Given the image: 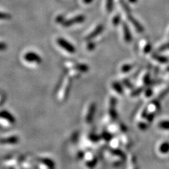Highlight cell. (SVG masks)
<instances>
[{"instance_id":"cell-1","label":"cell","mask_w":169,"mask_h":169,"mask_svg":"<svg viewBox=\"0 0 169 169\" xmlns=\"http://www.w3.org/2000/svg\"><path fill=\"white\" fill-rule=\"evenodd\" d=\"M57 43L61 47V48H63V50H65L67 52L70 54H74L76 52V48L73 45L68 42V41L66 40L63 38H58L57 39Z\"/></svg>"},{"instance_id":"cell-2","label":"cell","mask_w":169,"mask_h":169,"mask_svg":"<svg viewBox=\"0 0 169 169\" xmlns=\"http://www.w3.org/2000/svg\"><path fill=\"white\" fill-rule=\"evenodd\" d=\"M85 20V17L82 15H78L76 17H73L68 20H65L62 23V25L64 27H70V26L76 25V24L82 23Z\"/></svg>"},{"instance_id":"cell-3","label":"cell","mask_w":169,"mask_h":169,"mask_svg":"<svg viewBox=\"0 0 169 169\" xmlns=\"http://www.w3.org/2000/svg\"><path fill=\"white\" fill-rule=\"evenodd\" d=\"M24 59L29 63H36L37 64L42 62V58L35 52H28L24 55Z\"/></svg>"},{"instance_id":"cell-4","label":"cell","mask_w":169,"mask_h":169,"mask_svg":"<svg viewBox=\"0 0 169 169\" xmlns=\"http://www.w3.org/2000/svg\"><path fill=\"white\" fill-rule=\"evenodd\" d=\"M122 26H123V36H124V39H125V42H131L133 40V36H132V34H131L130 30L128 25H127V23H123Z\"/></svg>"},{"instance_id":"cell-5","label":"cell","mask_w":169,"mask_h":169,"mask_svg":"<svg viewBox=\"0 0 169 169\" xmlns=\"http://www.w3.org/2000/svg\"><path fill=\"white\" fill-rule=\"evenodd\" d=\"M104 27L102 24H100V25H97V27L95 28V30L86 37V39H87V40H90V39H93V38H95V37H97L99 34L102 33L103 31H104Z\"/></svg>"},{"instance_id":"cell-6","label":"cell","mask_w":169,"mask_h":169,"mask_svg":"<svg viewBox=\"0 0 169 169\" xmlns=\"http://www.w3.org/2000/svg\"><path fill=\"white\" fill-rule=\"evenodd\" d=\"M127 18H128V20L131 22V23L133 24V26L135 28V29H136V31H138V33H142V32L144 31L143 26L142 25V24H141L138 20L135 19L134 17L133 16V15L127 16Z\"/></svg>"},{"instance_id":"cell-7","label":"cell","mask_w":169,"mask_h":169,"mask_svg":"<svg viewBox=\"0 0 169 169\" xmlns=\"http://www.w3.org/2000/svg\"><path fill=\"white\" fill-rule=\"evenodd\" d=\"M95 110H96L95 104H93L90 105L89 111H88L87 116H86V121H87V123H90V122H92V121L93 120Z\"/></svg>"},{"instance_id":"cell-8","label":"cell","mask_w":169,"mask_h":169,"mask_svg":"<svg viewBox=\"0 0 169 169\" xmlns=\"http://www.w3.org/2000/svg\"><path fill=\"white\" fill-rule=\"evenodd\" d=\"M18 142V138L16 136L9 137V138L1 139V140H0V143L1 144H16Z\"/></svg>"},{"instance_id":"cell-9","label":"cell","mask_w":169,"mask_h":169,"mask_svg":"<svg viewBox=\"0 0 169 169\" xmlns=\"http://www.w3.org/2000/svg\"><path fill=\"white\" fill-rule=\"evenodd\" d=\"M0 117L4 118V119H7V121L10 122V123H14L15 122L14 117L11 115V114H9L8 111H3L0 112Z\"/></svg>"},{"instance_id":"cell-10","label":"cell","mask_w":169,"mask_h":169,"mask_svg":"<svg viewBox=\"0 0 169 169\" xmlns=\"http://www.w3.org/2000/svg\"><path fill=\"white\" fill-rule=\"evenodd\" d=\"M119 2L121 4L122 8L124 10V11L126 14L127 16H130V15H132V13H131V9L130 8V7L127 5V4L126 3V1L125 0H119Z\"/></svg>"},{"instance_id":"cell-11","label":"cell","mask_w":169,"mask_h":169,"mask_svg":"<svg viewBox=\"0 0 169 169\" xmlns=\"http://www.w3.org/2000/svg\"><path fill=\"white\" fill-rule=\"evenodd\" d=\"M159 152H160L161 154H168L169 152V142H163L160 145V146H159Z\"/></svg>"},{"instance_id":"cell-12","label":"cell","mask_w":169,"mask_h":169,"mask_svg":"<svg viewBox=\"0 0 169 169\" xmlns=\"http://www.w3.org/2000/svg\"><path fill=\"white\" fill-rule=\"evenodd\" d=\"M152 57H153L155 60H157V61L160 62V63H166L168 61V59H167L166 57H165V56H163L159 55V54H154L153 55H152Z\"/></svg>"},{"instance_id":"cell-13","label":"cell","mask_w":169,"mask_h":169,"mask_svg":"<svg viewBox=\"0 0 169 169\" xmlns=\"http://www.w3.org/2000/svg\"><path fill=\"white\" fill-rule=\"evenodd\" d=\"M75 69H76L77 71H79L80 72H87L89 68H88L87 65L83 64V63H78L75 66Z\"/></svg>"},{"instance_id":"cell-14","label":"cell","mask_w":169,"mask_h":169,"mask_svg":"<svg viewBox=\"0 0 169 169\" xmlns=\"http://www.w3.org/2000/svg\"><path fill=\"white\" fill-rule=\"evenodd\" d=\"M112 87L114 88V90L116 92V93L118 94H122L123 93V87L120 83H118L117 82H114L112 84Z\"/></svg>"},{"instance_id":"cell-15","label":"cell","mask_w":169,"mask_h":169,"mask_svg":"<svg viewBox=\"0 0 169 169\" xmlns=\"http://www.w3.org/2000/svg\"><path fill=\"white\" fill-rule=\"evenodd\" d=\"M159 127L162 130H169V121H161L159 124Z\"/></svg>"},{"instance_id":"cell-16","label":"cell","mask_w":169,"mask_h":169,"mask_svg":"<svg viewBox=\"0 0 169 169\" xmlns=\"http://www.w3.org/2000/svg\"><path fill=\"white\" fill-rule=\"evenodd\" d=\"M114 0H106V10L109 13H111L114 9Z\"/></svg>"},{"instance_id":"cell-17","label":"cell","mask_w":169,"mask_h":169,"mask_svg":"<svg viewBox=\"0 0 169 169\" xmlns=\"http://www.w3.org/2000/svg\"><path fill=\"white\" fill-rule=\"evenodd\" d=\"M42 162L44 163V164L46 165V166H47L49 168L54 169V163L52 160H50V159H43Z\"/></svg>"},{"instance_id":"cell-18","label":"cell","mask_w":169,"mask_h":169,"mask_svg":"<svg viewBox=\"0 0 169 169\" xmlns=\"http://www.w3.org/2000/svg\"><path fill=\"white\" fill-rule=\"evenodd\" d=\"M121 15L120 14L116 15V16L114 17V18H113V20H112L113 24H114V25H118V24L121 23Z\"/></svg>"},{"instance_id":"cell-19","label":"cell","mask_w":169,"mask_h":169,"mask_svg":"<svg viewBox=\"0 0 169 169\" xmlns=\"http://www.w3.org/2000/svg\"><path fill=\"white\" fill-rule=\"evenodd\" d=\"M132 68H133L132 65L125 64V65H123V66H122L121 71H122V72H123V73H127V72H129L130 71L132 70Z\"/></svg>"},{"instance_id":"cell-20","label":"cell","mask_w":169,"mask_h":169,"mask_svg":"<svg viewBox=\"0 0 169 169\" xmlns=\"http://www.w3.org/2000/svg\"><path fill=\"white\" fill-rule=\"evenodd\" d=\"M11 16L7 13L0 12V20H10Z\"/></svg>"},{"instance_id":"cell-21","label":"cell","mask_w":169,"mask_h":169,"mask_svg":"<svg viewBox=\"0 0 169 169\" xmlns=\"http://www.w3.org/2000/svg\"><path fill=\"white\" fill-rule=\"evenodd\" d=\"M151 50H152V46L150 44H147L145 45V47H144V53L147 54L149 53V52H151Z\"/></svg>"},{"instance_id":"cell-22","label":"cell","mask_w":169,"mask_h":169,"mask_svg":"<svg viewBox=\"0 0 169 169\" xmlns=\"http://www.w3.org/2000/svg\"><path fill=\"white\" fill-rule=\"evenodd\" d=\"M65 20V18H63V16H59L57 18H56V21L58 23H63V21Z\"/></svg>"},{"instance_id":"cell-23","label":"cell","mask_w":169,"mask_h":169,"mask_svg":"<svg viewBox=\"0 0 169 169\" xmlns=\"http://www.w3.org/2000/svg\"><path fill=\"white\" fill-rule=\"evenodd\" d=\"M7 49V44L4 42H0V51H4Z\"/></svg>"},{"instance_id":"cell-24","label":"cell","mask_w":169,"mask_h":169,"mask_svg":"<svg viewBox=\"0 0 169 169\" xmlns=\"http://www.w3.org/2000/svg\"><path fill=\"white\" fill-rule=\"evenodd\" d=\"M146 120H147L148 121L152 122L154 119V114H152V113H151V114H147V115H146Z\"/></svg>"},{"instance_id":"cell-25","label":"cell","mask_w":169,"mask_h":169,"mask_svg":"<svg viewBox=\"0 0 169 169\" xmlns=\"http://www.w3.org/2000/svg\"><path fill=\"white\" fill-rule=\"evenodd\" d=\"M139 127L141 130H146L147 128V124H145L144 123H141L139 124Z\"/></svg>"},{"instance_id":"cell-26","label":"cell","mask_w":169,"mask_h":169,"mask_svg":"<svg viewBox=\"0 0 169 169\" xmlns=\"http://www.w3.org/2000/svg\"><path fill=\"white\" fill-rule=\"evenodd\" d=\"M95 45L93 42H90L89 44H87V49L89 50H93V49L95 48Z\"/></svg>"},{"instance_id":"cell-27","label":"cell","mask_w":169,"mask_h":169,"mask_svg":"<svg viewBox=\"0 0 169 169\" xmlns=\"http://www.w3.org/2000/svg\"><path fill=\"white\" fill-rule=\"evenodd\" d=\"M166 49H169V43H167V44L163 45V46H161L160 47V50L163 51L164 50H166Z\"/></svg>"},{"instance_id":"cell-28","label":"cell","mask_w":169,"mask_h":169,"mask_svg":"<svg viewBox=\"0 0 169 169\" xmlns=\"http://www.w3.org/2000/svg\"><path fill=\"white\" fill-rule=\"evenodd\" d=\"M145 94H146V97H150V96L152 95V90H150V89L146 90V92H145Z\"/></svg>"},{"instance_id":"cell-29","label":"cell","mask_w":169,"mask_h":169,"mask_svg":"<svg viewBox=\"0 0 169 169\" xmlns=\"http://www.w3.org/2000/svg\"><path fill=\"white\" fill-rule=\"evenodd\" d=\"M104 135V136L103 137V138H104L106 140H109L111 138V135L109 134V133H105Z\"/></svg>"},{"instance_id":"cell-30","label":"cell","mask_w":169,"mask_h":169,"mask_svg":"<svg viewBox=\"0 0 169 169\" xmlns=\"http://www.w3.org/2000/svg\"><path fill=\"white\" fill-rule=\"evenodd\" d=\"M82 1H83L84 4H88L93 2V0H82Z\"/></svg>"},{"instance_id":"cell-31","label":"cell","mask_w":169,"mask_h":169,"mask_svg":"<svg viewBox=\"0 0 169 169\" xmlns=\"http://www.w3.org/2000/svg\"><path fill=\"white\" fill-rule=\"evenodd\" d=\"M128 1L129 2H130V3H136L137 1H138V0H128Z\"/></svg>"}]
</instances>
